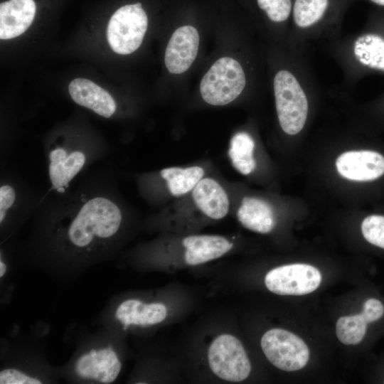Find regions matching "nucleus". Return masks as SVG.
I'll return each instance as SVG.
<instances>
[{
  "mask_svg": "<svg viewBox=\"0 0 384 384\" xmlns=\"http://www.w3.org/2000/svg\"><path fill=\"white\" fill-rule=\"evenodd\" d=\"M204 174V169L199 166L185 168L172 166L160 171V176L165 181L169 193L176 197L191 193Z\"/></svg>",
  "mask_w": 384,
  "mask_h": 384,
  "instance_id": "nucleus-19",
  "label": "nucleus"
},
{
  "mask_svg": "<svg viewBox=\"0 0 384 384\" xmlns=\"http://www.w3.org/2000/svg\"><path fill=\"white\" fill-rule=\"evenodd\" d=\"M246 84L247 77L241 64L233 58L223 57L203 77L200 92L208 104L222 106L235 100Z\"/></svg>",
  "mask_w": 384,
  "mask_h": 384,
  "instance_id": "nucleus-5",
  "label": "nucleus"
},
{
  "mask_svg": "<svg viewBox=\"0 0 384 384\" xmlns=\"http://www.w3.org/2000/svg\"><path fill=\"white\" fill-rule=\"evenodd\" d=\"M328 43L344 85L351 87L368 75L384 77V9L376 7L358 32Z\"/></svg>",
  "mask_w": 384,
  "mask_h": 384,
  "instance_id": "nucleus-3",
  "label": "nucleus"
},
{
  "mask_svg": "<svg viewBox=\"0 0 384 384\" xmlns=\"http://www.w3.org/2000/svg\"><path fill=\"white\" fill-rule=\"evenodd\" d=\"M191 196L196 209L210 219L220 220L228 213V194L212 178L203 177L191 192Z\"/></svg>",
  "mask_w": 384,
  "mask_h": 384,
  "instance_id": "nucleus-13",
  "label": "nucleus"
},
{
  "mask_svg": "<svg viewBox=\"0 0 384 384\" xmlns=\"http://www.w3.org/2000/svg\"><path fill=\"white\" fill-rule=\"evenodd\" d=\"M7 271H8V265L5 260L4 255L2 253V251H1V256H0V278L1 279H3L5 277L6 274H7Z\"/></svg>",
  "mask_w": 384,
  "mask_h": 384,
  "instance_id": "nucleus-27",
  "label": "nucleus"
},
{
  "mask_svg": "<svg viewBox=\"0 0 384 384\" xmlns=\"http://www.w3.org/2000/svg\"><path fill=\"white\" fill-rule=\"evenodd\" d=\"M339 174L354 181H370L384 174V156L371 150L349 151L336 161Z\"/></svg>",
  "mask_w": 384,
  "mask_h": 384,
  "instance_id": "nucleus-11",
  "label": "nucleus"
},
{
  "mask_svg": "<svg viewBox=\"0 0 384 384\" xmlns=\"http://www.w3.org/2000/svg\"><path fill=\"white\" fill-rule=\"evenodd\" d=\"M260 344L268 361L282 370H300L309 359V350L305 342L285 329L268 330L262 336Z\"/></svg>",
  "mask_w": 384,
  "mask_h": 384,
  "instance_id": "nucleus-9",
  "label": "nucleus"
},
{
  "mask_svg": "<svg viewBox=\"0 0 384 384\" xmlns=\"http://www.w3.org/2000/svg\"><path fill=\"white\" fill-rule=\"evenodd\" d=\"M361 232L369 243L384 249V216L371 215L364 218Z\"/></svg>",
  "mask_w": 384,
  "mask_h": 384,
  "instance_id": "nucleus-25",
  "label": "nucleus"
},
{
  "mask_svg": "<svg viewBox=\"0 0 384 384\" xmlns=\"http://www.w3.org/2000/svg\"><path fill=\"white\" fill-rule=\"evenodd\" d=\"M267 19L281 28L286 38L292 14L293 0H256Z\"/></svg>",
  "mask_w": 384,
  "mask_h": 384,
  "instance_id": "nucleus-22",
  "label": "nucleus"
},
{
  "mask_svg": "<svg viewBox=\"0 0 384 384\" xmlns=\"http://www.w3.org/2000/svg\"><path fill=\"white\" fill-rule=\"evenodd\" d=\"M166 314V307L161 303H146L129 299L117 306L114 316L123 329H127L131 326L145 327L159 324L165 319Z\"/></svg>",
  "mask_w": 384,
  "mask_h": 384,
  "instance_id": "nucleus-14",
  "label": "nucleus"
},
{
  "mask_svg": "<svg viewBox=\"0 0 384 384\" xmlns=\"http://www.w3.org/2000/svg\"><path fill=\"white\" fill-rule=\"evenodd\" d=\"M237 218L245 228L261 234L271 232L275 225L274 211L265 201L245 197L237 212Z\"/></svg>",
  "mask_w": 384,
  "mask_h": 384,
  "instance_id": "nucleus-18",
  "label": "nucleus"
},
{
  "mask_svg": "<svg viewBox=\"0 0 384 384\" xmlns=\"http://www.w3.org/2000/svg\"><path fill=\"white\" fill-rule=\"evenodd\" d=\"M147 25V16L141 3L120 7L107 25V38L111 48L122 55L133 53L142 44Z\"/></svg>",
  "mask_w": 384,
  "mask_h": 384,
  "instance_id": "nucleus-7",
  "label": "nucleus"
},
{
  "mask_svg": "<svg viewBox=\"0 0 384 384\" xmlns=\"http://www.w3.org/2000/svg\"><path fill=\"white\" fill-rule=\"evenodd\" d=\"M272 79L276 112L282 131L298 135L305 128L320 90L306 48L283 44Z\"/></svg>",
  "mask_w": 384,
  "mask_h": 384,
  "instance_id": "nucleus-2",
  "label": "nucleus"
},
{
  "mask_svg": "<svg viewBox=\"0 0 384 384\" xmlns=\"http://www.w3.org/2000/svg\"><path fill=\"white\" fill-rule=\"evenodd\" d=\"M199 35L191 26L177 28L172 34L165 52V65L171 73L181 74L193 63L198 53Z\"/></svg>",
  "mask_w": 384,
  "mask_h": 384,
  "instance_id": "nucleus-12",
  "label": "nucleus"
},
{
  "mask_svg": "<svg viewBox=\"0 0 384 384\" xmlns=\"http://www.w3.org/2000/svg\"><path fill=\"white\" fill-rule=\"evenodd\" d=\"M342 0H293L287 44L306 48L312 41L339 36Z\"/></svg>",
  "mask_w": 384,
  "mask_h": 384,
  "instance_id": "nucleus-4",
  "label": "nucleus"
},
{
  "mask_svg": "<svg viewBox=\"0 0 384 384\" xmlns=\"http://www.w3.org/2000/svg\"><path fill=\"white\" fill-rule=\"evenodd\" d=\"M33 0H9L0 4V38L11 39L24 33L36 15Z\"/></svg>",
  "mask_w": 384,
  "mask_h": 384,
  "instance_id": "nucleus-16",
  "label": "nucleus"
},
{
  "mask_svg": "<svg viewBox=\"0 0 384 384\" xmlns=\"http://www.w3.org/2000/svg\"><path fill=\"white\" fill-rule=\"evenodd\" d=\"M376 7L384 9V0H367Z\"/></svg>",
  "mask_w": 384,
  "mask_h": 384,
  "instance_id": "nucleus-28",
  "label": "nucleus"
},
{
  "mask_svg": "<svg viewBox=\"0 0 384 384\" xmlns=\"http://www.w3.org/2000/svg\"><path fill=\"white\" fill-rule=\"evenodd\" d=\"M46 230L48 249L68 264L88 265L112 247L123 223V213L102 191H86L70 198Z\"/></svg>",
  "mask_w": 384,
  "mask_h": 384,
  "instance_id": "nucleus-1",
  "label": "nucleus"
},
{
  "mask_svg": "<svg viewBox=\"0 0 384 384\" xmlns=\"http://www.w3.org/2000/svg\"><path fill=\"white\" fill-rule=\"evenodd\" d=\"M255 140L249 133L239 132L233 136L228 154L232 166L240 174L248 175L255 169Z\"/></svg>",
  "mask_w": 384,
  "mask_h": 384,
  "instance_id": "nucleus-20",
  "label": "nucleus"
},
{
  "mask_svg": "<svg viewBox=\"0 0 384 384\" xmlns=\"http://www.w3.org/2000/svg\"><path fill=\"white\" fill-rule=\"evenodd\" d=\"M182 244L186 248L185 262L188 265H198L220 257L233 248V243L220 235H195L185 238Z\"/></svg>",
  "mask_w": 384,
  "mask_h": 384,
  "instance_id": "nucleus-17",
  "label": "nucleus"
},
{
  "mask_svg": "<svg viewBox=\"0 0 384 384\" xmlns=\"http://www.w3.org/2000/svg\"><path fill=\"white\" fill-rule=\"evenodd\" d=\"M44 379L26 368L9 366L1 369V384H40Z\"/></svg>",
  "mask_w": 384,
  "mask_h": 384,
  "instance_id": "nucleus-24",
  "label": "nucleus"
},
{
  "mask_svg": "<svg viewBox=\"0 0 384 384\" xmlns=\"http://www.w3.org/2000/svg\"><path fill=\"white\" fill-rule=\"evenodd\" d=\"M321 274L315 267L295 263L275 267L267 273L265 283L272 292L279 295H304L316 290Z\"/></svg>",
  "mask_w": 384,
  "mask_h": 384,
  "instance_id": "nucleus-10",
  "label": "nucleus"
},
{
  "mask_svg": "<svg viewBox=\"0 0 384 384\" xmlns=\"http://www.w3.org/2000/svg\"><path fill=\"white\" fill-rule=\"evenodd\" d=\"M122 361L111 343H95L78 353L71 364L73 375L81 381L110 384L118 378Z\"/></svg>",
  "mask_w": 384,
  "mask_h": 384,
  "instance_id": "nucleus-6",
  "label": "nucleus"
},
{
  "mask_svg": "<svg viewBox=\"0 0 384 384\" xmlns=\"http://www.w3.org/2000/svg\"><path fill=\"white\" fill-rule=\"evenodd\" d=\"M21 193L14 183L2 181L0 186V224L4 228L9 225L19 211Z\"/></svg>",
  "mask_w": 384,
  "mask_h": 384,
  "instance_id": "nucleus-23",
  "label": "nucleus"
},
{
  "mask_svg": "<svg viewBox=\"0 0 384 384\" xmlns=\"http://www.w3.org/2000/svg\"><path fill=\"white\" fill-rule=\"evenodd\" d=\"M362 315L368 323L380 319L384 314L383 303L376 299H369L363 304Z\"/></svg>",
  "mask_w": 384,
  "mask_h": 384,
  "instance_id": "nucleus-26",
  "label": "nucleus"
},
{
  "mask_svg": "<svg viewBox=\"0 0 384 384\" xmlns=\"http://www.w3.org/2000/svg\"><path fill=\"white\" fill-rule=\"evenodd\" d=\"M367 324L361 313L341 316L336 321V336L345 345L358 344L365 336Z\"/></svg>",
  "mask_w": 384,
  "mask_h": 384,
  "instance_id": "nucleus-21",
  "label": "nucleus"
},
{
  "mask_svg": "<svg viewBox=\"0 0 384 384\" xmlns=\"http://www.w3.org/2000/svg\"><path fill=\"white\" fill-rule=\"evenodd\" d=\"M208 359L212 371L224 380L242 381L251 371V364L243 346L230 334H221L212 341Z\"/></svg>",
  "mask_w": 384,
  "mask_h": 384,
  "instance_id": "nucleus-8",
  "label": "nucleus"
},
{
  "mask_svg": "<svg viewBox=\"0 0 384 384\" xmlns=\"http://www.w3.org/2000/svg\"><path fill=\"white\" fill-rule=\"evenodd\" d=\"M68 90L77 104L103 117L110 118L116 111L117 105L112 97L90 80L74 79L70 82Z\"/></svg>",
  "mask_w": 384,
  "mask_h": 384,
  "instance_id": "nucleus-15",
  "label": "nucleus"
}]
</instances>
